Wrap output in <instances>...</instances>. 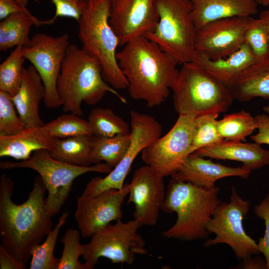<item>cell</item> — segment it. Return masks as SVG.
Instances as JSON below:
<instances>
[{
	"instance_id": "6da1fadb",
	"label": "cell",
	"mask_w": 269,
	"mask_h": 269,
	"mask_svg": "<svg viewBox=\"0 0 269 269\" xmlns=\"http://www.w3.org/2000/svg\"><path fill=\"white\" fill-rule=\"evenodd\" d=\"M14 183L6 174L0 177V238L2 245L19 261L26 264L32 251L52 230V217L45 205L46 188L39 175L35 177L27 200H12Z\"/></svg>"
},
{
	"instance_id": "7a4b0ae2",
	"label": "cell",
	"mask_w": 269,
	"mask_h": 269,
	"mask_svg": "<svg viewBox=\"0 0 269 269\" xmlns=\"http://www.w3.org/2000/svg\"><path fill=\"white\" fill-rule=\"evenodd\" d=\"M123 47L116 57L128 82L130 96L144 101L150 108L163 103L179 74L177 61L143 36L131 39Z\"/></svg>"
},
{
	"instance_id": "3957f363",
	"label": "cell",
	"mask_w": 269,
	"mask_h": 269,
	"mask_svg": "<svg viewBox=\"0 0 269 269\" xmlns=\"http://www.w3.org/2000/svg\"><path fill=\"white\" fill-rule=\"evenodd\" d=\"M220 188L208 190L172 178L166 191L161 210L176 213L173 225L162 233L167 239L194 241L207 239L206 226L217 206Z\"/></svg>"
},
{
	"instance_id": "277c9868",
	"label": "cell",
	"mask_w": 269,
	"mask_h": 269,
	"mask_svg": "<svg viewBox=\"0 0 269 269\" xmlns=\"http://www.w3.org/2000/svg\"><path fill=\"white\" fill-rule=\"evenodd\" d=\"M57 90L63 111L79 116L83 115L82 102L95 105L107 92L127 103L126 99L104 80L99 61L73 44H70L66 50Z\"/></svg>"
},
{
	"instance_id": "5b68a950",
	"label": "cell",
	"mask_w": 269,
	"mask_h": 269,
	"mask_svg": "<svg viewBox=\"0 0 269 269\" xmlns=\"http://www.w3.org/2000/svg\"><path fill=\"white\" fill-rule=\"evenodd\" d=\"M111 0H88L79 21L82 48L100 62L104 80L114 89L128 88V82L116 57L119 39L109 23Z\"/></svg>"
},
{
	"instance_id": "8992f818",
	"label": "cell",
	"mask_w": 269,
	"mask_h": 269,
	"mask_svg": "<svg viewBox=\"0 0 269 269\" xmlns=\"http://www.w3.org/2000/svg\"><path fill=\"white\" fill-rule=\"evenodd\" d=\"M171 89L179 115H219L226 112L234 100L226 86L193 61L182 64Z\"/></svg>"
},
{
	"instance_id": "52a82bcc",
	"label": "cell",
	"mask_w": 269,
	"mask_h": 269,
	"mask_svg": "<svg viewBox=\"0 0 269 269\" xmlns=\"http://www.w3.org/2000/svg\"><path fill=\"white\" fill-rule=\"evenodd\" d=\"M0 168L1 169L27 168L37 172L48 192L45 205L52 217L59 213L67 201L73 181L77 177L90 172L108 174L113 169L106 163L89 166L69 164L53 158L46 149L34 151L27 160L18 162L0 161Z\"/></svg>"
},
{
	"instance_id": "ba28073f",
	"label": "cell",
	"mask_w": 269,
	"mask_h": 269,
	"mask_svg": "<svg viewBox=\"0 0 269 269\" xmlns=\"http://www.w3.org/2000/svg\"><path fill=\"white\" fill-rule=\"evenodd\" d=\"M158 23L145 36L155 42L179 64L193 61L196 56V28L191 13L190 0H157Z\"/></svg>"
},
{
	"instance_id": "9c48e42d",
	"label": "cell",
	"mask_w": 269,
	"mask_h": 269,
	"mask_svg": "<svg viewBox=\"0 0 269 269\" xmlns=\"http://www.w3.org/2000/svg\"><path fill=\"white\" fill-rule=\"evenodd\" d=\"M250 208V202L242 198L233 186L229 202L219 203L207 224L208 232L216 236L206 239L203 246L227 244L239 260L261 253L257 243L246 233L243 226V220Z\"/></svg>"
},
{
	"instance_id": "30bf717a",
	"label": "cell",
	"mask_w": 269,
	"mask_h": 269,
	"mask_svg": "<svg viewBox=\"0 0 269 269\" xmlns=\"http://www.w3.org/2000/svg\"><path fill=\"white\" fill-rule=\"evenodd\" d=\"M142 226L135 219L127 222L120 220L114 224H109L84 244V261L93 269L101 257L114 264H133L137 255L147 253L145 242L137 232Z\"/></svg>"
},
{
	"instance_id": "8fae6325",
	"label": "cell",
	"mask_w": 269,
	"mask_h": 269,
	"mask_svg": "<svg viewBox=\"0 0 269 269\" xmlns=\"http://www.w3.org/2000/svg\"><path fill=\"white\" fill-rule=\"evenodd\" d=\"M195 117L179 115L169 131L145 147L141 152L142 160L156 175H172L190 153Z\"/></svg>"
},
{
	"instance_id": "7c38bea8",
	"label": "cell",
	"mask_w": 269,
	"mask_h": 269,
	"mask_svg": "<svg viewBox=\"0 0 269 269\" xmlns=\"http://www.w3.org/2000/svg\"><path fill=\"white\" fill-rule=\"evenodd\" d=\"M130 116L132 139L125 155L106 176L92 178L82 195L93 196L110 189H121L136 156L160 137L162 127L154 117L134 110L131 112Z\"/></svg>"
},
{
	"instance_id": "4fadbf2b",
	"label": "cell",
	"mask_w": 269,
	"mask_h": 269,
	"mask_svg": "<svg viewBox=\"0 0 269 269\" xmlns=\"http://www.w3.org/2000/svg\"><path fill=\"white\" fill-rule=\"evenodd\" d=\"M70 44L67 34L53 37L39 32L31 38L28 45L22 46L24 58L34 66L43 81L45 89L43 101L48 108H57L62 106L57 82Z\"/></svg>"
},
{
	"instance_id": "5bb4252c",
	"label": "cell",
	"mask_w": 269,
	"mask_h": 269,
	"mask_svg": "<svg viewBox=\"0 0 269 269\" xmlns=\"http://www.w3.org/2000/svg\"><path fill=\"white\" fill-rule=\"evenodd\" d=\"M255 19L252 16H237L205 24L196 30V55L210 60L230 55L245 42L246 32Z\"/></svg>"
},
{
	"instance_id": "9a60e30c",
	"label": "cell",
	"mask_w": 269,
	"mask_h": 269,
	"mask_svg": "<svg viewBox=\"0 0 269 269\" xmlns=\"http://www.w3.org/2000/svg\"><path fill=\"white\" fill-rule=\"evenodd\" d=\"M129 183L121 189H110L93 196L77 198L74 213L81 235L91 237L112 221L122 220V205L129 192Z\"/></svg>"
},
{
	"instance_id": "2e32d148",
	"label": "cell",
	"mask_w": 269,
	"mask_h": 269,
	"mask_svg": "<svg viewBox=\"0 0 269 269\" xmlns=\"http://www.w3.org/2000/svg\"><path fill=\"white\" fill-rule=\"evenodd\" d=\"M158 20L157 0H111L109 23L120 47L152 32Z\"/></svg>"
},
{
	"instance_id": "e0dca14e",
	"label": "cell",
	"mask_w": 269,
	"mask_h": 269,
	"mask_svg": "<svg viewBox=\"0 0 269 269\" xmlns=\"http://www.w3.org/2000/svg\"><path fill=\"white\" fill-rule=\"evenodd\" d=\"M163 178L145 165L135 169L129 183L128 204H134V218L142 226L157 222L166 195Z\"/></svg>"
},
{
	"instance_id": "ac0fdd59",
	"label": "cell",
	"mask_w": 269,
	"mask_h": 269,
	"mask_svg": "<svg viewBox=\"0 0 269 269\" xmlns=\"http://www.w3.org/2000/svg\"><path fill=\"white\" fill-rule=\"evenodd\" d=\"M251 171L242 166H226L191 153L171 177L210 190L215 187V182L219 179L230 176L247 179Z\"/></svg>"
},
{
	"instance_id": "d6986e66",
	"label": "cell",
	"mask_w": 269,
	"mask_h": 269,
	"mask_svg": "<svg viewBox=\"0 0 269 269\" xmlns=\"http://www.w3.org/2000/svg\"><path fill=\"white\" fill-rule=\"evenodd\" d=\"M45 96V89L38 72L33 65L23 67L17 93L11 97L20 118L26 128L43 126L39 116V104Z\"/></svg>"
},
{
	"instance_id": "ffe728a7",
	"label": "cell",
	"mask_w": 269,
	"mask_h": 269,
	"mask_svg": "<svg viewBox=\"0 0 269 269\" xmlns=\"http://www.w3.org/2000/svg\"><path fill=\"white\" fill-rule=\"evenodd\" d=\"M192 153L209 158L241 162L243 168L251 171L269 165V150L263 148L255 142L244 143L224 140Z\"/></svg>"
},
{
	"instance_id": "44dd1931",
	"label": "cell",
	"mask_w": 269,
	"mask_h": 269,
	"mask_svg": "<svg viewBox=\"0 0 269 269\" xmlns=\"http://www.w3.org/2000/svg\"><path fill=\"white\" fill-rule=\"evenodd\" d=\"M192 20L196 30L214 20L237 16H252L258 12L256 0H190Z\"/></svg>"
},
{
	"instance_id": "7402d4cb",
	"label": "cell",
	"mask_w": 269,
	"mask_h": 269,
	"mask_svg": "<svg viewBox=\"0 0 269 269\" xmlns=\"http://www.w3.org/2000/svg\"><path fill=\"white\" fill-rule=\"evenodd\" d=\"M53 138L43 126L26 128L11 136L0 135V157L9 156L16 160H27L39 149L50 151Z\"/></svg>"
},
{
	"instance_id": "603a6c76",
	"label": "cell",
	"mask_w": 269,
	"mask_h": 269,
	"mask_svg": "<svg viewBox=\"0 0 269 269\" xmlns=\"http://www.w3.org/2000/svg\"><path fill=\"white\" fill-rule=\"evenodd\" d=\"M193 62L228 87L255 60L250 46L245 42L238 50L225 58L210 60L196 55Z\"/></svg>"
},
{
	"instance_id": "cb8c5ba5",
	"label": "cell",
	"mask_w": 269,
	"mask_h": 269,
	"mask_svg": "<svg viewBox=\"0 0 269 269\" xmlns=\"http://www.w3.org/2000/svg\"><path fill=\"white\" fill-rule=\"evenodd\" d=\"M228 88L234 99L240 102L256 97L269 99V58L251 65Z\"/></svg>"
},
{
	"instance_id": "d4e9b609",
	"label": "cell",
	"mask_w": 269,
	"mask_h": 269,
	"mask_svg": "<svg viewBox=\"0 0 269 269\" xmlns=\"http://www.w3.org/2000/svg\"><path fill=\"white\" fill-rule=\"evenodd\" d=\"M54 22L52 18L39 19L27 7L9 15L0 22V50L5 51L14 46L28 45L31 39L29 33L32 26L51 25Z\"/></svg>"
},
{
	"instance_id": "484cf974",
	"label": "cell",
	"mask_w": 269,
	"mask_h": 269,
	"mask_svg": "<svg viewBox=\"0 0 269 269\" xmlns=\"http://www.w3.org/2000/svg\"><path fill=\"white\" fill-rule=\"evenodd\" d=\"M92 136L88 134L54 138L53 146L49 151L51 156L69 164L89 166L92 149Z\"/></svg>"
},
{
	"instance_id": "4316f807",
	"label": "cell",
	"mask_w": 269,
	"mask_h": 269,
	"mask_svg": "<svg viewBox=\"0 0 269 269\" xmlns=\"http://www.w3.org/2000/svg\"><path fill=\"white\" fill-rule=\"evenodd\" d=\"M131 139V131L112 137L93 135L91 163L96 164L104 161L111 168H114L125 155Z\"/></svg>"
},
{
	"instance_id": "83f0119b",
	"label": "cell",
	"mask_w": 269,
	"mask_h": 269,
	"mask_svg": "<svg viewBox=\"0 0 269 269\" xmlns=\"http://www.w3.org/2000/svg\"><path fill=\"white\" fill-rule=\"evenodd\" d=\"M217 129L225 140L242 141L257 129L256 120L244 110L225 115L217 121Z\"/></svg>"
},
{
	"instance_id": "f1b7e54d",
	"label": "cell",
	"mask_w": 269,
	"mask_h": 269,
	"mask_svg": "<svg viewBox=\"0 0 269 269\" xmlns=\"http://www.w3.org/2000/svg\"><path fill=\"white\" fill-rule=\"evenodd\" d=\"M88 121L93 135L96 136L112 137L131 131L129 125L109 108H94L89 115Z\"/></svg>"
},
{
	"instance_id": "f546056e",
	"label": "cell",
	"mask_w": 269,
	"mask_h": 269,
	"mask_svg": "<svg viewBox=\"0 0 269 269\" xmlns=\"http://www.w3.org/2000/svg\"><path fill=\"white\" fill-rule=\"evenodd\" d=\"M68 216L67 211L63 212L57 224L46 236L44 242L33 248L30 269H57L60 258L54 256V250L60 230L66 223Z\"/></svg>"
},
{
	"instance_id": "4dcf8cb0",
	"label": "cell",
	"mask_w": 269,
	"mask_h": 269,
	"mask_svg": "<svg viewBox=\"0 0 269 269\" xmlns=\"http://www.w3.org/2000/svg\"><path fill=\"white\" fill-rule=\"evenodd\" d=\"M22 45L15 47L9 55L0 65V91L11 97L18 92L20 86L23 63L25 60Z\"/></svg>"
},
{
	"instance_id": "1f68e13d",
	"label": "cell",
	"mask_w": 269,
	"mask_h": 269,
	"mask_svg": "<svg viewBox=\"0 0 269 269\" xmlns=\"http://www.w3.org/2000/svg\"><path fill=\"white\" fill-rule=\"evenodd\" d=\"M43 127L53 138L62 139L84 134L93 135L88 121L72 113L61 115L44 124Z\"/></svg>"
},
{
	"instance_id": "d6a6232c",
	"label": "cell",
	"mask_w": 269,
	"mask_h": 269,
	"mask_svg": "<svg viewBox=\"0 0 269 269\" xmlns=\"http://www.w3.org/2000/svg\"><path fill=\"white\" fill-rule=\"evenodd\" d=\"M80 235L79 230L76 229L69 228L65 231L60 240L64 248L57 269H93L87 262L82 264L79 261L85 253L84 245L80 242Z\"/></svg>"
},
{
	"instance_id": "836d02e7",
	"label": "cell",
	"mask_w": 269,
	"mask_h": 269,
	"mask_svg": "<svg viewBox=\"0 0 269 269\" xmlns=\"http://www.w3.org/2000/svg\"><path fill=\"white\" fill-rule=\"evenodd\" d=\"M218 116L217 114H206L195 117L191 154L199 149L212 146L224 140L217 129L216 119Z\"/></svg>"
},
{
	"instance_id": "e575fe53",
	"label": "cell",
	"mask_w": 269,
	"mask_h": 269,
	"mask_svg": "<svg viewBox=\"0 0 269 269\" xmlns=\"http://www.w3.org/2000/svg\"><path fill=\"white\" fill-rule=\"evenodd\" d=\"M16 110L11 96L0 91V135H15L26 129Z\"/></svg>"
},
{
	"instance_id": "d590c367",
	"label": "cell",
	"mask_w": 269,
	"mask_h": 269,
	"mask_svg": "<svg viewBox=\"0 0 269 269\" xmlns=\"http://www.w3.org/2000/svg\"><path fill=\"white\" fill-rule=\"evenodd\" d=\"M245 42L250 46L255 62L269 58V37L264 23L255 19L245 35Z\"/></svg>"
},
{
	"instance_id": "8d00e7d4",
	"label": "cell",
	"mask_w": 269,
	"mask_h": 269,
	"mask_svg": "<svg viewBox=\"0 0 269 269\" xmlns=\"http://www.w3.org/2000/svg\"><path fill=\"white\" fill-rule=\"evenodd\" d=\"M40 3V0H33ZM55 6V13L52 18L67 17L79 21L86 7L88 0H51Z\"/></svg>"
},
{
	"instance_id": "74e56055",
	"label": "cell",
	"mask_w": 269,
	"mask_h": 269,
	"mask_svg": "<svg viewBox=\"0 0 269 269\" xmlns=\"http://www.w3.org/2000/svg\"><path fill=\"white\" fill-rule=\"evenodd\" d=\"M255 215L265 221V232L258 244L260 253L264 256L267 265V269H269V194L254 208Z\"/></svg>"
},
{
	"instance_id": "f35d334b",
	"label": "cell",
	"mask_w": 269,
	"mask_h": 269,
	"mask_svg": "<svg viewBox=\"0 0 269 269\" xmlns=\"http://www.w3.org/2000/svg\"><path fill=\"white\" fill-rule=\"evenodd\" d=\"M258 132L250 136L251 139L259 144L269 145V116L260 114L255 117Z\"/></svg>"
},
{
	"instance_id": "ab89813d",
	"label": "cell",
	"mask_w": 269,
	"mask_h": 269,
	"mask_svg": "<svg viewBox=\"0 0 269 269\" xmlns=\"http://www.w3.org/2000/svg\"><path fill=\"white\" fill-rule=\"evenodd\" d=\"M0 269H25L26 264L15 258L2 245H0Z\"/></svg>"
},
{
	"instance_id": "60d3db41",
	"label": "cell",
	"mask_w": 269,
	"mask_h": 269,
	"mask_svg": "<svg viewBox=\"0 0 269 269\" xmlns=\"http://www.w3.org/2000/svg\"><path fill=\"white\" fill-rule=\"evenodd\" d=\"M26 7L18 0H0V19L2 20L13 13L23 10Z\"/></svg>"
},
{
	"instance_id": "b9f144b4",
	"label": "cell",
	"mask_w": 269,
	"mask_h": 269,
	"mask_svg": "<svg viewBox=\"0 0 269 269\" xmlns=\"http://www.w3.org/2000/svg\"><path fill=\"white\" fill-rule=\"evenodd\" d=\"M243 264L241 266L243 269H267L266 261L260 257L252 258V257L242 260Z\"/></svg>"
},
{
	"instance_id": "7bdbcfd3",
	"label": "cell",
	"mask_w": 269,
	"mask_h": 269,
	"mask_svg": "<svg viewBox=\"0 0 269 269\" xmlns=\"http://www.w3.org/2000/svg\"><path fill=\"white\" fill-rule=\"evenodd\" d=\"M259 18L265 24L269 37V9H265L261 11L259 13Z\"/></svg>"
},
{
	"instance_id": "ee69618b",
	"label": "cell",
	"mask_w": 269,
	"mask_h": 269,
	"mask_svg": "<svg viewBox=\"0 0 269 269\" xmlns=\"http://www.w3.org/2000/svg\"><path fill=\"white\" fill-rule=\"evenodd\" d=\"M258 4L267 6L269 5V0H256Z\"/></svg>"
},
{
	"instance_id": "f6af8a7d",
	"label": "cell",
	"mask_w": 269,
	"mask_h": 269,
	"mask_svg": "<svg viewBox=\"0 0 269 269\" xmlns=\"http://www.w3.org/2000/svg\"><path fill=\"white\" fill-rule=\"evenodd\" d=\"M28 0H18V1L20 3V4L24 7H26L28 2Z\"/></svg>"
},
{
	"instance_id": "bcb514c9",
	"label": "cell",
	"mask_w": 269,
	"mask_h": 269,
	"mask_svg": "<svg viewBox=\"0 0 269 269\" xmlns=\"http://www.w3.org/2000/svg\"><path fill=\"white\" fill-rule=\"evenodd\" d=\"M263 110L268 114H269V104L267 106H265L263 108Z\"/></svg>"
}]
</instances>
